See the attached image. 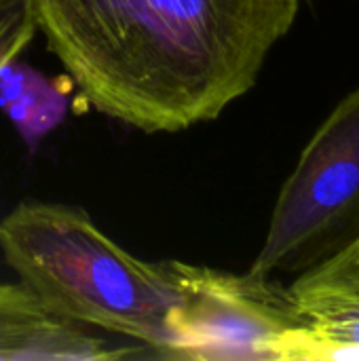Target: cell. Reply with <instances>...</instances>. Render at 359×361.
<instances>
[{"label":"cell","instance_id":"cell-2","mask_svg":"<svg viewBox=\"0 0 359 361\" xmlns=\"http://www.w3.org/2000/svg\"><path fill=\"white\" fill-rule=\"evenodd\" d=\"M6 264L51 313L142 343L165 357L176 288L163 262H146L106 237L78 207L25 201L0 220Z\"/></svg>","mask_w":359,"mask_h":361},{"label":"cell","instance_id":"cell-7","mask_svg":"<svg viewBox=\"0 0 359 361\" xmlns=\"http://www.w3.org/2000/svg\"><path fill=\"white\" fill-rule=\"evenodd\" d=\"M292 294H349L359 296V239L330 262L307 271L290 286Z\"/></svg>","mask_w":359,"mask_h":361},{"label":"cell","instance_id":"cell-8","mask_svg":"<svg viewBox=\"0 0 359 361\" xmlns=\"http://www.w3.org/2000/svg\"><path fill=\"white\" fill-rule=\"evenodd\" d=\"M36 34L30 0H0V74Z\"/></svg>","mask_w":359,"mask_h":361},{"label":"cell","instance_id":"cell-5","mask_svg":"<svg viewBox=\"0 0 359 361\" xmlns=\"http://www.w3.org/2000/svg\"><path fill=\"white\" fill-rule=\"evenodd\" d=\"M135 349L110 347L83 326L57 317L25 288L0 283V361H93L142 357Z\"/></svg>","mask_w":359,"mask_h":361},{"label":"cell","instance_id":"cell-3","mask_svg":"<svg viewBox=\"0 0 359 361\" xmlns=\"http://www.w3.org/2000/svg\"><path fill=\"white\" fill-rule=\"evenodd\" d=\"M359 239V87L320 125L279 190L250 273L303 275Z\"/></svg>","mask_w":359,"mask_h":361},{"label":"cell","instance_id":"cell-6","mask_svg":"<svg viewBox=\"0 0 359 361\" xmlns=\"http://www.w3.org/2000/svg\"><path fill=\"white\" fill-rule=\"evenodd\" d=\"M307 317L296 361H359V296L292 294Z\"/></svg>","mask_w":359,"mask_h":361},{"label":"cell","instance_id":"cell-4","mask_svg":"<svg viewBox=\"0 0 359 361\" xmlns=\"http://www.w3.org/2000/svg\"><path fill=\"white\" fill-rule=\"evenodd\" d=\"M176 288L165 360L296 361L307 317L273 277L163 260Z\"/></svg>","mask_w":359,"mask_h":361},{"label":"cell","instance_id":"cell-1","mask_svg":"<svg viewBox=\"0 0 359 361\" xmlns=\"http://www.w3.org/2000/svg\"><path fill=\"white\" fill-rule=\"evenodd\" d=\"M80 97L135 129L180 131L245 95L300 0H30Z\"/></svg>","mask_w":359,"mask_h":361}]
</instances>
